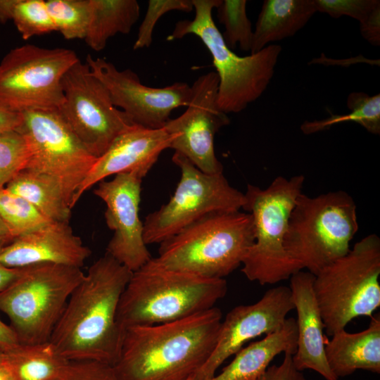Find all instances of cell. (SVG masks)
<instances>
[{
	"mask_svg": "<svg viewBox=\"0 0 380 380\" xmlns=\"http://www.w3.org/2000/svg\"><path fill=\"white\" fill-rule=\"evenodd\" d=\"M22 124L21 113L0 106V134L18 131Z\"/></svg>",
	"mask_w": 380,
	"mask_h": 380,
	"instance_id": "38",
	"label": "cell"
},
{
	"mask_svg": "<svg viewBox=\"0 0 380 380\" xmlns=\"http://www.w3.org/2000/svg\"><path fill=\"white\" fill-rule=\"evenodd\" d=\"M64 96L58 110L61 117L95 158L101 156L112 142L134 125L115 107L104 84L80 60L64 75Z\"/></svg>",
	"mask_w": 380,
	"mask_h": 380,
	"instance_id": "13",
	"label": "cell"
},
{
	"mask_svg": "<svg viewBox=\"0 0 380 380\" xmlns=\"http://www.w3.org/2000/svg\"><path fill=\"white\" fill-rule=\"evenodd\" d=\"M4 353L5 362L16 380H53L69 362L50 341L38 344L18 343Z\"/></svg>",
	"mask_w": 380,
	"mask_h": 380,
	"instance_id": "26",
	"label": "cell"
},
{
	"mask_svg": "<svg viewBox=\"0 0 380 380\" xmlns=\"http://www.w3.org/2000/svg\"><path fill=\"white\" fill-rule=\"evenodd\" d=\"M220 0H192L195 16L178 21L167 39L187 34L199 37L210 53L219 79L217 105L224 113H239L266 90L274 73L281 51L278 44H269L260 51L239 56L225 44L212 17Z\"/></svg>",
	"mask_w": 380,
	"mask_h": 380,
	"instance_id": "5",
	"label": "cell"
},
{
	"mask_svg": "<svg viewBox=\"0 0 380 380\" xmlns=\"http://www.w3.org/2000/svg\"><path fill=\"white\" fill-rule=\"evenodd\" d=\"M222 318L213 307L170 322L126 328L113 365L118 380H187L210 356Z\"/></svg>",
	"mask_w": 380,
	"mask_h": 380,
	"instance_id": "2",
	"label": "cell"
},
{
	"mask_svg": "<svg viewBox=\"0 0 380 380\" xmlns=\"http://www.w3.org/2000/svg\"><path fill=\"white\" fill-rule=\"evenodd\" d=\"M6 188L26 199L51 221L69 223L71 208L60 186L47 176L25 170Z\"/></svg>",
	"mask_w": 380,
	"mask_h": 380,
	"instance_id": "25",
	"label": "cell"
},
{
	"mask_svg": "<svg viewBox=\"0 0 380 380\" xmlns=\"http://www.w3.org/2000/svg\"><path fill=\"white\" fill-rule=\"evenodd\" d=\"M91 253L69 223L51 222L4 246L0 250V262L12 268L39 263L81 268Z\"/></svg>",
	"mask_w": 380,
	"mask_h": 380,
	"instance_id": "19",
	"label": "cell"
},
{
	"mask_svg": "<svg viewBox=\"0 0 380 380\" xmlns=\"http://www.w3.org/2000/svg\"><path fill=\"white\" fill-rule=\"evenodd\" d=\"M172 160L181 177L169 201L143 222L146 245L162 243L209 213L238 211L244 205V194L232 186L223 172L205 173L177 153Z\"/></svg>",
	"mask_w": 380,
	"mask_h": 380,
	"instance_id": "11",
	"label": "cell"
},
{
	"mask_svg": "<svg viewBox=\"0 0 380 380\" xmlns=\"http://www.w3.org/2000/svg\"><path fill=\"white\" fill-rule=\"evenodd\" d=\"M90 19L84 41L95 51L105 49L108 39L128 34L137 22L140 6L136 0H89Z\"/></svg>",
	"mask_w": 380,
	"mask_h": 380,
	"instance_id": "24",
	"label": "cell"
},
{
	"mask_svg": "<svg viewBox=\"0 0 380 380\" xmlns=\"http://www.w3.org/2000/svg\"><path fill=\"white\" fill-rule=\"evenodd\" d=\"M85 63L108 89L115 107L137 126L146 129L163 128L176 108L188 105L191 87L177 82L165 87H151L141 83L130 69L119 70L101 58L87 55Z\"/></svg>",
	"mask_w": 380,
	"mask_h": 380,
	"instance_id": "15",
	"label": "cell"
},
{
	"mask_svg": "<svg viewBox=\"0 0 380 380\" xmlns=\"http://www.w3.org/2000/svg\"><path fill=\"white\" fill-rule=\"evenodd\" d=\"M246 0H220L215 8L219 21L224 27L222 37L231 50L239 44L241 50L251 51L253 31L246 13Z\"/></svg>",
	"mask_w": 380,
	"mask_h": 380,
	"instance_id": "29",
	"label": "cell"
},
{
	"mask_svg": "<svg viewBox=\"0 0 380 380\" xmlns=\"http://www.w3.org/2000/svg\"><path fill=\"white\" fill-rule=\"evenodd\" d=\"M256 380H306V379L302 372L295 367L293 355L285 353L280 365L268 367Z\"/></svg>",
	"mask_w": 380,
	"mask_h": 380,
	"instance_id": "36",
	"label": "cell"
},
{
	"mask_svg": "<svg viewBox=\"0 0 380 380\" xmlns=\"http://www.w3.org/2000/svg\"><path fill=\"white\" fill-rule=\"evenodd\" d=\"M317 12L315 0H265L253 31L251 53L293 36Z\"/></svg>",
	"mask_w": 380,
	"mask_h": 380,
	"instance_id": "23",
	"label": "cell"
},
{
	"mask_svg": "<svg viewBox=\"0 0 380 380\" xmlns=\"http://www.w3.org/2000/svg\"><path fill=\"white\" fill-rule=\"evenodd\" d=\"M360 23L362 36L372 45H380V6L374 8L368 17Z\"/></svg>",
	"mask_w": 380,
	"mask_h": 380,
	"instance_id": "37",
	"label": "cell"
},
{
	"mask_svg": "<svg viewBox=\"0 0 380 380\" xmlns=\"http://www.w3.org/2000/svg\"><path fill=\"white\" fill-rule=\"evenodd\" d=\"M5 354L3 351L0 350V364L5 362Z\"/></svg>",
	"mask_w": 380,
	"mask_h": 380,
	"instance_id": "44",
	"label": "cell"
},
{
	"mask_svg": "<svg viewBox=\"0 0 380 380\" xmlns=\"http://www.w3.org/2000/svg\"><path fill=\"white\" fill-rule=\"evenodd\" d=\"M368 327L356 333L342 329L325 343L329 367L338 379L357 369L380 373V315H372Z\"/></svg>",
	"mask_w": 380,
	"mask_h": 380,
	"instance_id": "21",
	"label": "cell"
},
{
	"mask_svg": "<svg viewBox=\"0 0 380 380\" xmlns=\"http://www.w3.org/2000/svg\"><path fill=\"white\" fill-rule=\"evenodd\" d=\"M297 338L296 319L286 318L279 329L240 349L218 375L208 380H256L277 355L296 353Z\"/></svg>",
	"mask_w": 380,
	"mask_h": 380,
	"instance_id": "22",
	"label": "cell"
},
{
	"mask_svg": "<svg viewBox=\"0 0 380 380\" xmlns=\"http://www.w3.org/2000/svg\"><path fill=\"white\" fill-rule=\"evenodd\" d=\"M141 180L134 174H119L101 181L94 190L106 203L105 220L113 231L106 253L132 272L153 258L144 242L139 218Z\"/></svg>",
	"mask_w": 380,
	"mask_h": 380,
	"instance_id": "16",
	"label": "cell"
},
{
	"mask_svg": "<svg viewBox=\"0 0 380 380\" xmlns=\"http://www.w3.org/2000/svg\"><path fill=\"white\" fill-rule=\"evenodd\" d=\"M56 31L66 39H84L90 19L89 0H47Z\"/></svg>",
	"mask_w": 380,
	"mask_h": 380,
	"instance_id": "30",
	"label": "cell"
},
{
	"mask_svg": "<svg viewBox=\"0 0 380 380\" xmlns=\"http://www.w3.org/2000/svg\"><path fill=\"white\" fill-rule=\"evenodd\" d=\"M187 380H197L196 378L195 377V376H191V377H189Z\"/></svg>",
	"mask_w": 380,
	"mask_h": 380,
	"instance_id": "45",
	"label": "cell"
},
{
	"mask_svg": "<svg viewBox=\"0 0 380 380\" xmlns=\"http://www.w3.org/2000/svg\"><path fill=\"white\" fill-rule=\"evenodd\" d=\"M18 343L17 336L11 327L0 319V350L4 352Z\"/></svg>",
	"mask_w": 380,
	"mask_h": 380,
	"instance_id": "39",
	"label": "cell"
},
{
	"mask_svg": "<svg viewBox=\"0 0 380 380\" xmlns=\"http://www.w3.org/2000/svg\"><path fill=\"white\" fill-rule=\"evenodd\" d=\"M218 84L215 72L199 76L191 86V96L185 112L170 118L164 126L171 137L170 148L207 174L223 172L214 139L216 133L230 122L217 105Z\"/></svg>",
	"mask_w": 380,
	"mask_h": 380,
	"instance_id": "14",
	"label": "cell"
},
{
	"mask_svg": "<svg viewBox=\"0 0 380 380\" xmlns=\"http://www.w3.org/2000/svg\"><path fill=\"white\" fill-rule=\"evenodd\" d=\"M317 12L328 14L334 18L346 15L357 20H365L370 13L380 6L379 0H315Z\"/></svg>",
	"mask_w": 380,
	"mask_h": 380,
	"instance_id": "34",
	"label": "cell"
},
{
	"mask_svg": "<svg viewBox=\"0 0 380 380\" xmlns=\"http://www.w3.org/2000/svg\"><path fill=\"white\" fill-rule=\"evenodd\" d=\"M227 291L224 279L170 270L152 258L132 272L120 300L117 322L125 331L176 321L215 307Z\"/></svg>",
	"mask_w": 380,
	"mask_h": 380,
	"instance_id": "3",
	"label": "cell"
},
{
	"mask_svg": "<svg viewBox=\"0 0 380 380\" xmlns=\"http://www.w3.org/2000/svg\"><path fill=\"white\" fill-rule=\"evenodd\" d=\"M84 275L80 267L53 263L20 267L16 278L0 291V311L9 319L19 343L50 341Z\"/></svg>",
	"mask_w": 380,
	"mask_h": 380,
	"instance_id": "9",
	"label": "cell"
},
{
	"mask_svg": "<svg viewBox=\"0 0 380 380\" xmlns=\"http://www.w3.org/2000/svg\"><path fill=\"white\" fill-rule=\"evenodd\" d=\"M6 245L0 241V250ZM20 268L8 267L0 262V291L8 286L18 276Z\"/></svg>",
	"mask_w": 380,
	"mask_h": 380,
	"instance_id": "40",
	"label": "cell"
},
{
	"mask_svg": "<svg viewBox=\"0 0 380 380\" xmlns=\"http://www.w3.org/2000/svg\"><path fill=\"white\" fill-rule=\"evenodd\" d=\"M79 61L65 48L26 44L11 49L0 63V106L18 113L58 110L63 77Z\"/></svg>",
	"mask_w": 380,
	"mask_h": 380,
	"instance_id": "10",
	"label": "cell"
},
{
	"mask_svg": "<svg viewBox=\"0 0 380 380\" xmlns=\"http://www.w3.org/2000/svg\"><path fill=\"white\" fill-rule=\"evenodd\" d=\"M293 309L291 290L286 286L272 287L256 303L232 309L222 320L215 346L194 375L196 379H211L222 364L246 343L279 329Z\"/></svg>",
	"mask_w": 380,
	"mask_h": 380,
	"instance_id": "17",
	"label": "cell"
},
{
	"mask_svg": "<svg viewBox=\"0 0 380 380\" xmlns=\"http://www.w3.org/2000/svg\"><path fill=\"white\" fill-rule=\"evenodd\" d=\"M350 112L344 115H331L321 120L305 121L300 129L305 134H311L346 122L359 124L367 132L380 134V94L369 96L364 92H352L347 99Z\"/></svg>",
	"mask_w": 380,
	"mask_h": 380,
	"instance_id": "27",
	"label": "cell"
},
{
	"mask_svg": "<svg viewBox=\"0 0 380 380\" xmlns=\"http://www.w3.org/2000/svg\"><path fill=\"white\" fill-rule=\"evenodd\" d=\"M18 0H0V23L5 24L13 20V13Z\"/></svg>",
	"mask_w": 380,
	"mask_h": 380,
	"instance_id": "41",
	"label": "cell"
},
{
	"mask_svg": "<svg viewBox=\"0 0 380 380\" xmlns=\"http://www.w3.org/2000/svg\"><path fill=\"white\" fill-rule=\"evenodd\" d=\"M380 239L371 234L315 276L313 291L329 336L380 306Z\"/></svg>",
	"mask_w": 380,
	"mask_h": 380,
	"instance_id": "8",
	"label": "cell"
},
{
	"mask_svg": "<svg viewBox=\"0 0 380 380\" xmlns=\"http://www.w3.org/2000/svg\"><path fill=\"white\" fill-rule=\"evenodd\" d=\"M12 20L25 40L56 31L44 0H18Z\"/></svg>",
	"mask_w": 380,
	"mask_h": 380,
	"instance_id": "31",
	"label": "cell"
},
{
	"mask_svg": "<svg viewBox=\"0 0 380 380\" xmlns=\"http://www.w3.org/2000/svg\"><path fill=\"white\" fill-rule=\"evenodd\" d=\"M305 177H277L265 189L248 184L242 208L251 215L254 242L242 262L241 272L251 281L274 284L301 270L284 247L291 213L302 193Z\"/></svg>",
	"mask_w": 380,
	"mask_h": 380,
	"instance_id": "7",
	"label": "cell"
},
{
	"mask_svg": "<svg viewBox=\"0 0 380 380\" xmlns=\"http://www.w3.org/2000/svg\"><path fill=\"white\" fill-rule=\"evenodd\" d=\"M27 159V143L20 132L0 134V189L25 170Z\"/></svg>",
	"mask_w": 380,
	"mask_h": 380,
	"instance_id": "32",
	"label": "cell"
},
{
	"mask_svg": "<svg viewBox=\"0 0 380 380\" xmlns=\"http://www.w3.org/2000/svg\"><path fill=\"white\" fill-rule=\"evenodd\" d=\"M193 10L192 0H149L133 49L148 48L151 45L154 27L159 18L165 13L172 11L189 13Z\"/></svg>",
	"mask_w": 380,
	"mask_h": 380,
	"instance_id": "33",
	"label": "cell"
},
{
	"mask_svg": "<svg viewBox=\"0 0 380 380\" xmlns=\"http://www.w3.org/2000/svg\"><path fill=\"white\" fill-rule=\"evenodd\" d=\"M21 115L18 131L24 136L28 149L25 170L56 182L72 209V198L96 158L84 146L58 110H30Z\"/></svg>",
	"mask_w": 380,
	"mask_h": 380,
	"instance_id": "12",
	"label": "cell"
},
{
	"mask_svg": "<svg viewBox=\"0 0 380 380\" xmlns=\"http://www.w3.org/2000/svg\"><path fill=\"white\" fill-rule=\"evenodd\" d=\"M291 300L296 310L297 348L293 362L298 371L312 369L326 380H338L325 356L324 325L313 291L315 275L298 271L290 278Z\"/></svg>",
	"mask_w": 380,
	"mask_h": 380,
	"instance_id": "20",
	"label": "cell"
},
{
	"mask_svg": "<svg viewBox=\"0 0 380 380\" xmlns=\"http://www.w3.org/2000/svg\"><path fill=\"white\" fill-rule=\"evenodd\" d=\"M358 229L357 206L347 192L315 197L301 193L289 217L284 247L301 270L315 276L349 251Z\"/></svg>",
	"mask_w": 380,
	"mask_h": 380,
	"instance_id": "6",
	"label": "cell"
},
{
	"mask_svg": "<svg viewBox=\"0 0 380 380\" xmlns=\"http://www.w3.org/2000/svg\"><path fill=\"white\" fill-rule=\"evenodd\" d=\"M132 274L106 253L89 267L70 295L49 341L62 357L68 361L115 364L124 334L117 311Z\"/></svg>",
	"mask_w": 380,
	"mask_h": 380,
	"instance_id": "1",
	"label": "cell"
},
{
	"mask_svg": "<svg viewBox=\"0 0 380 380\" xmlns=\"http://www.w3.org/2000/svg\"><path fill=\"white\" fill-rule=\"evenodd\" d=\"M53 380H118L113 366L93 360H71Z\"/></svg>",
	"mask_w": 380,
	"mask_h": 380,
	"instance_id": "35",
	"label": "cell"
},
{
	"mask_svg": "<svg viewBox=\"0 0 380 380\" xmlns=\"http://www.w3.org/2000/svg\"><path fill=\"white\" fill-rule=\"evenodd\" d=\"M0 380H16L12 371L6 362L0 364Z\"/></svg>",
	"mask_w": 380,
	"mask_h": 380,
	"instance_id": "43",
	"label": "cell"
},
{
	"mask_svg": "<svg viewBox=\"0 0 380 380\" xmlns=\"http://www.w3.org/2000/svg\"><path fill=\"white\" fill-rule=\"evenodd\" d=\"M14 238L13 237L9 229L0 218V241H4L6 244L11 242Z\"/></svg>",
	"mask_w": 380,
	"mask_h": 380,
	"instance_id": "42",
	"label": "cell"
},
{
	"mask_svg": "<svg viewBox=\"0 0 380 380\" xmlns=\"http://www.w3.org/2000/svg\"><path fill=\"white\" fill-rule=\"evenodd\" d=\"M0 218L14 239L53 222L26 199L6 187L0 189Z\"/></svg>",
	"mask_w": 380,
	"mask_h": 380,
	"instance_id": "28",
	"label": "cell"
},
{
	"mask_svg": "<svg viewBox=\"0 0 380 380\" xmlns=\"http://www.w3.org/2000/svg\"><path fill=\"white\" fill-rule=\"evenodd\" d=\"M170 143L171 137L164 127L151 129L134 125L125 131L96 158L76 191L71 208L87 190L109 176L131 173L143 179Z\"/></svg>",
	"mask_w": 380,
	"mask_h": 380,
	"instance_id": "18",
	"label": "cell"
},
{
	"mask_svg": "<svg viewBox=\"0 0 380 380\" xmlns=\"http://www.w3.org/2000/svg\"><path fill=\"white\" fill-rule=\"evenodd\" d=\"M253 242L250 213L214 212L160 243L154 259L170 270L224 279L242 265Z\"/></svg>",
	"mask_w": 380,
	"mask_h": 380,
	"instance_id": "4",
	"label": "cell"
}]
</instances>
